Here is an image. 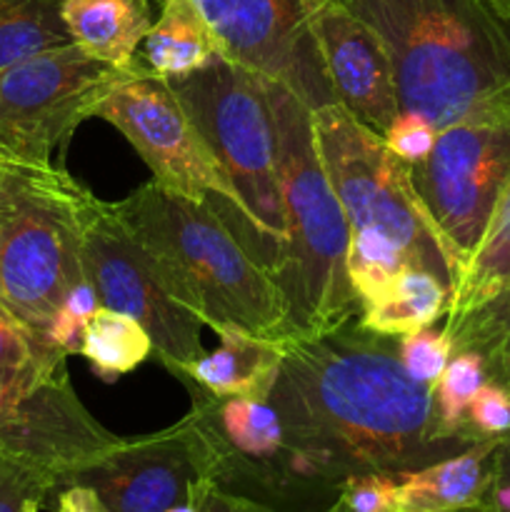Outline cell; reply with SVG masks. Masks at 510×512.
Returning a JSON list of instances; mask_svg holds the SVG:
<instances>
[{
    "mask_svg": "<svg viewBox=\"0 0 510 512\" xmlns=\"http://www.w3.org/2000/svg\"><path fill=\"white\" fill-rule=\"evenodd\" d=\"M348 328L285 348L268 395L285 430L278 473L338 488L350 475L403 473L463 450L440 433L433 385L400 365L398 338Z\"/></svg>",
    "mask_w": 510,
    "mask_h": 512,
    "instance_id": "1",
    "label": "cell"
},
{
    "mask_svg": "<svg viewBox=\"0 0 510 512\" xmlns=\"http://www.w3.org/2000/svg\"><path fill=\"white\" fill-rule=\"evenodd\" d=\"M388 50L400 110L438 130L510 115V25L483 0H338Z\"/></svg>",
    "mask_w": 510,
    "mask_h": 512,
    "instance_id": "2",
    "label": "cell"
},
{
    "mask_svg": "<svg viewBox=\"0 0 510 512\" xmlns=\"http://www.w3.org/2000/svg\"><path fill=\"white\" fill-rule=\"evenodd\" d=\"M113 205L173 298L203 325H240L263 338L293 340L278 283L208 203L150 180Z\"/></svg>",
    "mask_w": 510,
    "mask_h": 512,
    "instance_id": "3",
    "label": "cell"
},
{
    "mask_svg": "<svg viewBox=\"0 0 510 512\" xmlns=\"http://www.w3.org/2000/svg\"><path fill=\"white\" fill-rule=\"evenodd\" d=\"M265 93L273 110L288 223L273 280L288 303L293 340L320 338L353 325L355 315L360 318L348 275L350 225L315 148L313 110L275 80L265 78Z\"/></svg>",
    "mask_w": 510,
    "mask_h": 512,
    "instance_id": "4",
    "label": "cell"
},
{
    "mask_svg": "<svg viewBox=\"0 0 510 512\" xmlns=\"http://www.w3.org/2000/svg\"><path fill=\"white\" fill-rule=\"evenodd\" d=\"M88 188L60 163L5 165L0 183V303L43 338L83 278L78 210Z\"/></svg>",
    "mask_w": 510,
    "mask_h": 512,
    "instance_id": "5",
    "label": "cell"
},
{
    "mask_svg": "<svg viewBox=\"0 0 510 512\" xmlns=\"http://www.w3.org/2000/svg\"><path fill=\"white\" fill-rule=\"evenodd\" d=\"M168 83L238 190L250 220L268 245L273 258L270 275H275L283 260L288 223L265 78L218 53L205 68Z\"/></svg>",
    "mask_w": 510,
    "mask_h": 512,
    "instance_id": "6",
    "label": "cell"
},
{
    "mask_svg": "<svg viewBox=\"0 0 510 512\" xmlns=\"http://www.w3.org/2000/svg\"><path fill=\"white\" fill-rule=\"evenodd\" d=\"M320 163L348 218L350 233L390 240L413 268L453 290L455 275L405 165L383 135L365 128L340 103L313 110Z\"/></svg>",
    "mask_w": 510,
    "mask_h": 512,
    "instance_id": "7",
    "label": "cell"
},
{
    "mask_svg": "<svg viewBox=\"0 0 510 512\" xmlns=\"http://www.w3.org/2000/svg\"><path fill=\"white\" fill-rule=\"evenodd\" d=\"M95 118H103L128 138L148 163L155 183L208 203L240 245L273 273V258L263 235L168 80L153 73L125 80L100 105Z\"/></svg>",
    "mask_w": 510,
    "mask_h": 512,
    "instance_id": "8",
    "label": "cell"
},
{
    "mask_svg": "<svg viewBox=\"0 0 510 512\" xmlns=\"http://www.w3.org/2000/svg\"><path fill=\"white\" fill-rule=\"evenodd\" d=\"M145 65L113 68L75 43L43 50L0 68V163L45 168L55 150L125 80Z\"/></svg>",
    "mask_w": 510,
    "mask_h": 512,
    "instance_id": "9",
    "label": "cell"
},
{
    "mask_svg": "<svg viewBox=\"0 0 510 512\" xmlns=\"http://www.w3.org/2000/svg\"><path fill=\"white\" fill-rule=\"evenodd\" d=\"M78 223L83 278L95 288L100 305L138 320L168 370L200 358L205 353L200 343L203 320L173 298L115 205L98 200L88 190L80 203Z\"/></svg>",
    "mask_w": 510,
    "mask_h": 512,
    "instance_id": "10",
    "label": "cell"
},
{
    "mask_svg": "<svg viewBox=\"0 0 510 512\" xmlns=\"http://www.w3.org/2000/svg\"><path fill=\"white\" fill-rule=\"evenodd\" d=\"M410 180L458 280L510 180V115L440 130Z\"/></svg>",
    "mask_w": 510,
    "mask_h": 512,
    "instance_id": "11",
    "label": "cell"
},
{
    "mask_svg": "<svg viewBox=\"0 0 510 512\" xmlns=\"http://www.w3.org/2000/svg\"><path fill=\"white\" fill-rule=\"evenodd\" d=\"M70 483L88 485L105 512H168L180 503L203 508L223 488L213 445L190 413L160 433L120 438Z\"/></svg>",
    "mask_w": 510,
    "mask_h": 512,
    "instance_id": "12",
    "label": "cell"
},
{
    "mask_svg": "<svg viewBox=\"0 0 510 512\" xmlns=\"http://www.w3.org/2000/svg\"><path fill=\"white\" fill-rule=\"evenodd\" d=\"M225 58L283 83L310 110L338 103L325 75L315 18L330 0H190Z\"/></svg>",
    "mask_w": 510,
    "mask_h": 512,
    "instance_id": "13",
    "label": "cell"
},
{
    "mask_svg": "<svg viewBox=\"0 0 510 512\" xmlns=\"http://www.w3.org/2000/svg\"><path fill=\"white\" fill-rule=\"evenodd\" d=\"M118 443V435L80 403L68 365L40 380L0 418V458L53 480L58 490Z\"/></svg>",
    "mask_w": 510,
    "mask_h": 512,
    "instance_id": "14",
    "label": "cell"
},
{
    "mask_svg": "<svg viewBox=\"0 0 510 512\" xmlns=\"http://www.w3.org/2000/svg\"><path fill=\"white\" fill-rule=\"evenodd\" d=\"M315 38L335 100L365 128L385 135L400 103L383 40L338 0L318 13Z\"/></svg>",
    "mask_w": 510,
    "mask_h": 512,
    "instance_id": "15",
    "label": "cell"
},
{
    "mask_svg": "<svg viewBox=\"0 0 510 512\" xmlns=\"http://www.w3.org/2000/svg\"><path fill=\"white\" fill-rule=\"evenodd\" d=\"M190 415L208 435L223 480L240 473L273 480L285 450V430L280 415L268 400L215 398L193 390Z\"/></svg>",
    "mask_w": 510,
    "mask_h": 512,
    "instance_id": "16",
    "label": "cell"
},
{
    "mask_svg": "<svg viewBox=\"0 0 510 512\" xmlns=\"http://www.w3.org/2000/svg\"><path fill=\"white\" fill-rule=\"evenodd\" d=\"M215 333L220 335L215 353H203L170 370L215 398L268 400L288 343L263 338L240 325H218Z\"/></svg>",
    "mask_w": 510,
    "mask_h": 512,
    "instance_id": "17",
    "label": "cell"
},
{
    "mask_svg": "<svg viewBox=\"0 0 510 512\" xmlns=\"http://www.w3.org/2000/svg\"><path fill=\"white\" fill-rule=\"evenodd\" d=\"M500 440H480L415 470L395 473V512H453L480 503Z\"/></svg>",
    "mask_w": 510,
    "mask_h": 512,
    "instance_id": "18",
    "label": "cell"
},
{
    "mask_svg": "<svg viewBox=\"0 0 510 512\" xmlns=\"http://www.w3.org/2000/svg\"><path fill=\"white\" fill-rule=\"evenodd\" d=\"M60 18L85 55L113 68L138 65V45L155 23L150 0H65Z\"/></svg>",
    "mask_w": 510,
    "mask_h": 512,
    "instance_id": "19",
    "label": "cell"
},
{
    "mask_svg": "<svg viewBox=\"0 0 510 512\" xmlns=\"http://www.w3.org/2000/svg\"><path fill=\"white\" fill-rule=\"evenodd\" d=\"M218 53V40L190 0H163L160 15L143 40L145 68L155 78H185L205 68Z\"/></svg>",
    "mask_w": 510,
    "mask_h": 512,
    "instance_id": "20",
    "label": "cell"
},
{
    "mask_svg": "<svg viewBox=\"0 0 510 512\" xmlns=\"http://www.w3.org/2000/svg\"><path fill=\"white\" fill-rule=\"evenodd\" d=\"M510 285V180L495 203L485 233L475 250L470 253L468 263L460 270L453 290H450V305L445 320H455L470 313L478 305L488 303L490 298Z\"/></svg>",
    "mask_w": 510,
    "mask_h": 512,
    "instance_id": "21",
    "label": "cell"
},
{
    "mask_svg": "<svg viewBox=\"0 0 510 512\" xmlns=\"http://www.w3.org/2000/svg\"><path fill=\"white\" fill-rule=\"evenodd\" d=\"M448 305L450 290L443 280L425 270L408 268L380 303L360 313L358 325L385 338H403L420 328H430L438 318H445Z\"/></svg>",
    "mask_w": 510,
    "mask_h": 512,
    "instance_id": "22",
    "label": "cell"
},
{
    "mask_svg": "<svg viewBox=\"0 0 510 512\" xmlns=\"http://www.w3.org/2000/svg\"><path fill=\"white\" fill-rule=\"evenodd\" d=\"M443 330L453 340L455 353L470 350L478 355L490 383L510 393V285L470 313L445 320Z\"/></svg>",
    "mask_w": 510,
    "mask_h": 512,
    "instance_id": "23",
    "label": "cell"
},
{
    "mask_svg": "<svg viewBox=\"0 0 510 512\" xmlns=\"http://www.w3.org/2000/svg\"><path fill=\"white\" fill-rule=\"evenodd\" d=\"M153 353L155 348L148 330L130 315L98 308L85 325L80 355L93 365L100 378H120L145 363Z\"/></svg>",
    "mask_w": 510,
    "mask_h": 512,
    "instance_id": "24",
    "label": "cell"
},
{
    "mask_svg": "<svg viewBox=\"0 0 510 512\" xmlns=\"http://www.w3.org/2000/svg\"><path fill=\"white\" fill-rule=\"evenodd\" d=\"M63 3L65 0H0V68L73 43L60 18Z\"/></svg>",
    "mask_w": 510,
    "mask_h": 512,
    "instance_id": "25",
    "label": "cell"
},
{
    "mask_svg": "<svg viewBox=\"0 0 510 512\" xmlns=\"http://www.w3.org/2000/svg\"><path fill=\"white\" fill-rule=\"evenodd\" d=\"M408 268L413 265L390 240L378 238V235L350 233L348 275L360 300V313L380 303Z\"/></svg>",
    "mask_w": 510,
    "mask_h": 512,
    "instance_id": "26",
    "label": "cell"
},
{
    "mask_svg": "<svg viewBox=\"0 0 510 512\" xmlns=\"http://www.w3.org/2000/svg\"><path fill=\"white\" fill-rule=\"evenodd\" d=\"M488 380L483 368V360L470 350H458L453 353L450 363L433 383V405L438 415L440 433L448 440H455L463 448L473 445L465 435V413L473 403L475 393L483 388Z\"/></svg>",
    "mask_w": 510,
    "mask_h": 512,
    "instance_id": "27",
    "label": "cell"
},
{
    "mask_svg": "<svg viewBox=\"0 0 510 512\" xmlns=\"http://www.w3.org/2000/svg\"><path fill=\"white\" fill-rule=\"evenodd\" d=\"M453 340L445 330L420 328L415 333L398 338V358L405 373L413 380L433 385L453 358Z\"/></svg>",
    "mask_w": 510,
    "mask_h": 512,
    "instance_id": "28",
    "label": "cell"
},
{
    "mask_svg": "<svg viewBox=\"0 0 510 512\" xmlns=\"http://www.w3.org/2000/svg\"><path fill=\"white\" fill-rule=\"evenodd\" d=\"M465 435L470 443L503 440L510 435V393L498 383L485 380L465 413Z\"/></svg>",
    "mask_w": 510,
    "mask_h": 512,
    "instance_id": "29",
    "label": "cell"
},
{
    "mask_svg": "<svg viewBox=\"0 0 510 512\" xmlns=\"http://www.w3.org/2000/svg\"><path fill=\"white\" fill-rule=\"evenodd\" d=\"M328 512H395V473L350 475Z\"/></svg>",
    "mask_w": 510,
    "mask_h": 512,
    "instance_id": "30",
    "label": "cell"
},
{
    "mask_svg": "<svg viewBox=\"0 0 510 512\" xmlns=\"http://www.w3.org/2000/svg\"><path fill=\"white\" fill-rule=\"evenodd\" d=\"M55 490L53 480L0 458V512H25L30 505H43Z\"/></svg>",
    "mask_w": 510,
    "mask_h": 512,
    "instance_id": "31",
    "label": "cell"
},
{
    "mask_svg": "<svg viewBox=\"0 0 510 512\" xmlns=\"http://www.w3.org/2000/svg\"><path fill=\"white\" fill-rule=\"evenodd\" d=\"M438 133L440 130L428 118L400 110L390 128L385 130L383 140L405 165H418L430 155Z\"/></svg>",
    "mask_w": 510,
    "mask_h": 512,
    "instance_id": "32",
    "label": "cell"
},
{
    "mask_svg": "<svg viewBox=\"0 0 510 512\" xmlns=\"http://www.w3.org/2000/svg\"><path fill=\"white\" fill-rule=\"evenodd\" d=\"M50 343L20 323L3 303H0V370H18L35 363L43 355L53 353Z\"/></svg>",
    "mask_w": 510,
    "mask_h": 512,
    "instance_id": "33",
    "label": "cell"
},
{
    "mask_svg": "<svg viewBox=\"0 0 510 512\" xmlns=\"http://www.w3.org/2000/svg\"><path fill=\"white\" fill-rule=\"evenodd\" d=\"M480 503L498 512H510V435H505L490 460V480Z\"/></svg>",
    "mask_w": 510,
    "mask_h": 512,
    "instance_id": "34",
    "label": "cell"
},
{
    "mask_svg": "<svg viewBox=\"0 0 510 512\" xmlns=\"http://www.w3.org/2000/svg\"><path fill=\"white\" fill-rule=\"evenodd\" d=\"M58 512H105V508L88 485L70 483L60 488Z\"/></svg>",
    "mask_w": 510,
    "mask_h": 512,
    "instance_id": "35",
    "label": "cell"
},
{
    "mask_svg": "<svg viewBox=\"0 0 510 512\" xmlns=\"http://www.w3.org/2000/svg\"><path fill=\"white\" fill-rule=\"evenodd\" d=\"M200 512H275L268 505H260L255 500L243 498V495H233L223 488H215L213 493L205 498Z\"/></svg>",
    "mask_w": 510,
    "mask_h": 512,
    "instance_id": "36",
    "label": "cell"
},
{
    "mask_svg": "<svg viewBox=\"0 0 510 512\" xmlns=\"http://www.w3.org/2000/svg\"><path fill=\"white\" fill-rule=\"evenodd\" d=\"M485 5H488L490 10H493L495 15H500V18L505 20V23L510 25V0H483Z\"/></svg>",
    "mask_w": 510,
    "mask_h": 512,
    "instance_id": "37",
    "label": "cell"
},
{
    "mask_svg": "<svg viewBox=\"0 0 510 512\" xmlns=\"http://www.w3.org/2000/svg\"><path fill=\"white\" fill-rule=\"evenodd\" d=\"M453 512H498V510L488 508V505H483V503H475V505H470V508H460V510H453Z\"/></svg>",
    "mask_w": 510,
    "mask_h": 512,
    "instance_id": "38",
    "label": "cell"
},
{
    "mask_svg": "<svg viewBox=\"0 0 510 512\" xmlns=\"http://www.w3.org/2000/svg\"><path fill=\"white\" fill-rule=\"evenodd\" d=\"M168 512H200V508L193 503H180V505H175V508H170Z\"/></svg>",
    "mask_w": 510,
    "mask_h": 512,
    "instance_id": "39",
    "label": "cell"
},
{
    "mask_svg": "<svg viewBox=\"0 0 510 512\" xmlns=\"http://www.w3.org/2000/svg\"><path fill=\"white\" fill-rule=\"evenodd\" d=\"M40 508H43V505H30V508L25 512H40Z\"/></svg>",
    "mask_w": 510,
    "mask_h": 512,
    "instance_id": "40",
    "label": "cell"
},
{
    "mask_svg": "<svg viewBox=\"0 0 510 512\" xmlns=\"http://www.w3.org/2000/svg\"><path fill=\"white\" fill-rule=\"evenodd\" d=\"M3 170H5V165L0 163V183H3Z\"/></svg>",
    "mask_w": 510,
    "mask_h": 512,
    "instance_id": "41",
    "label": "cell"
}]
</instances>
